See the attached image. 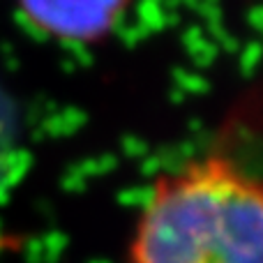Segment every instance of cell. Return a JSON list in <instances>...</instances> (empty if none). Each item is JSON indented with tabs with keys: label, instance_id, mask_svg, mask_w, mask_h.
<instances>
[{
	"label": "cell",
	"instance_id": "obj_1",
	"mask_svg": "<svg viewBox=\"0 0 263 263\" xmlns=\"http://www.w3.org/2000/svg\"><path fill=\"white\" fill-rule=\"evenodd\" d=\"M127 263H263V176L224 150L159 173Z\"/></svg>",
	"mask_w": 263,
	"mask_h": 263
},
{
	"label": "cell",
	"instance_id": "obj_2",
	"mask_svg": "<svg viewBox=\"0 0 263 263\" xmlns=\"http://www.w3.org/2000/svg\"><path fill=\"white\" fill-rule=\"evenodd\" d=\"M132 0H16L23 21L63 44H95L109 37Z\"/></svg>",
	"mask_w": 263,
	"mask_h": 263
}]
</instances>
